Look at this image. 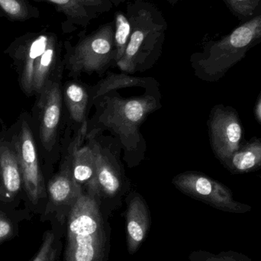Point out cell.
Masks as SVG:
<instances>
[{"mask_svg": "<svg viewBox=\"0 0 261 261\" xmlns=\"http://www.w3.org/2000/svg\"><path fill=\"white\" fill-rule=\"evenodd\" d=\"M151 90H147L143 96L132 98H122L116 91H112L96 99L94 124L87 135L110 130L127 151L136 150L142 144L140 126L149 115L161 107L159 96L152 93Z\"/></svg>", "mask_w": 261, "mask_h": 261, "instance_id": "obj_2", "label": "cell"}, {"mask_svg": "<svg viewBox=\"0 0 261 261\" xmlns=\"http://www.w3.org/2000/svg\"><path fill=\"white\" fill-rule=\"evenodd\" d=\"M173 184L181 193L225 213L245 214L251 206L238 202L225 184L200 172L187 171L176 175Z\"/></svg>", "mask_w": 261, "mask_h": 261, "instance_id": "obj_7", "label": "cell"}, {"mask_svg": "<svg viewBox=\"0 0 261 261\" xmlns=\"http://www.w3.org/2000/svg\"><path fill=\"white\" fill-rule=\"evenodd\" d=\"M40 138L46 150L50 151L58 140L63 110V93L58 81H50L41 93Z\"/></svg>", "mask_w": 261, "mask_h": 261, "instance_id": "obj_11", "label": "cell"}, {"mask_svg": "<svg viewBox=\"0 0 261 261\" xmlns=\"http://www.w3.org/2000/svg\"><path fill=\"white\" fill-rule=\"evenodd\" d=\"M208 136L212 150L222 163L244 144L245 130L236 109L218 104L208 116Z\"/></svg>", "mask_w": 261, "mask_h": 261, "instance_id": "obj_9", "label": "cell"}, {"mask_svg": "<svg viewBox=\"0 0 261 261\" xmlns=\"http://www.w3.org/2000/svg\"><path fill=\"white\" fill-rule=\"evenodd\" d=\"M96 155V197L106 214H111L120 206L128 190L127 178L114 153L97 141L95 135H87Z\"/></svg>", "mask_w": 261, "mask_h": 261, "instance_id": "obj_8", "label": "cell"}, {"mask_svg": "<svg viewBox=\"0 0 261 261\" xmlns=\"http://www.w3.org/2000/svg\"><path fill=\"white\" fill-rule=\"evenodd\" d=\"M87 143L78 147L73 156V174L75 182L83 191L96 195V155L88 138Z\"/></svg>", "mask_w": 261, "mask_h": 261, "instance_id": "obj_16", "label": "cell"}, {"mask_svg": "<svg viewBox=\"0 0 261 261\" xmlns=\"http://www.w3.org/2000/svg\"><path fill=\"white\" fill-rule=\"evenodd\" d=\"M221 164L231 174L252 173L261 169V138L245 141L231 156Z\"/></svg>", "mask_w": 261, "mask_h": 261, "instance_id": "obj_17", "label": "cell"}, {"mask_svg": "<svg viewBox=\"0 0 261 261\" xmlns=\"http://www.w3.org/2000/svg\"><path fill=\"white\" fill-rule=\"evenodd\" d=\"M0 10L8 19L25 21L39 17V10L28 0H0Z\"/></svg>", "mask_w": 261, "mask_h": 261, "instance_id": "obj_21", "label": "cell"}, {"mask_svg": "<svg viewBox=\"0 0 261 261\" xmlns=\"http://www.w3.org/2000/svg\"><path fill=\"white\" fill-rule=\"evenodd\" d=\"M258 177H259V178H260V179H261V174L258 175Z\"/></svg>", "mask_w": 261, "mask_h": 261, "instance_id": "obj_30", "label": "cell"}, {"mask_svg": "<svg viewBox=\"0 0 261 261\" xmlns=\"http://www.w3.org/2000/svg\"><path fill=\"white\" fill-rule=\"evenodd\" d=\"M241 23L261 15V0H222Z\"/></svg>", "mask_w": 261, "mask_h": 261, "instance_id": "obj_22", "label": "cell"}, {"mask_svg": "<svg viewBox=\"0 0 261 261\" xmlns=\"http://www.w3.org/2000/svg\"><path fill=\"white\" fill-rule=\"evenodd\" d=\"M66 229V228H65ZM65 229L51 226L43 234L42 242L38 252L31 261H62L61 256L64 250L63 238Z\"/></svg>", "mask_w": 261, "mask_h": 261, "instance_id": "obj_20", "label": "cell"}, {"mask_svg": "<svg viewBox=\"0 0 261 261\" xmlns=\"http://www.w3.org/2000/svg\"><path fill=\"white\" fill-rule=\"evenodd\" d=\"M166 1H167V3H170L171 6H175L178 2L180 1V0H166Z\"/></svg>", "mask_w": 261, "mask_h": 261, "instance_id": "obj_27", "label": "cell"}, {"mask_svg": "<svg viewBox=\"0 0 261 261\" xmlns=\"http://www.w3.org/2000/svg\"><path fill=\"white\" fill-rule=\"evenodd\" d=\"M87 132H73L66 148L59 171L49 181L47 205L41 221H50L51 226L66 228L67 216L83 190L75 182L73 174V156L75 150L84 144Z\"/></svg>", "mask_w": 261, "mask_h": 261, "instance_id": "obj_6", "label": "cell"}, {"mask_svg": "<svg viewBox=\"0 0 261 261\" xmlns=\"http://www.w3.org/2000/svg\"><path fill=\"white\" fill-rule=\"evenodd\" d=\"M90 86L81 81H67L63 88V101L67 107L73 132H88L89 111L93 105Z\"/></svg>", "mask_w": 261, "mask_h": 261, "instance_id": "obj_14", "label": "cell"}, {"mask_svg": "<svg viewBox=\"0 0 261 261\" xmlns=\"http://www.w3.org/2000/svg\"><path fill=\"white\" fill-rule=\"evenodd\" d=\"M130 34L125 53L116 63L123 73L150 68L162 53L167 23L162 12L145 0H134L127 6Z\"/></svg>", "mask_w": 261, "mask_h": 261, "instance_id": "obj_3", "label": "cell"}, {"mask_svg": "<svg viewBox=\"0 0 261 261\" xmlns=\"http://www.w3.org/2000/svg\"><path fill=\"white\" fill-rule=\"evenodd\" d=\"M0 179L6 197H14L21 190L23 179L18 158L5 146L0 147Z\"/></svg>", "mask_w": 261, "mask_h": 261, "instance_id": "obj_19", "label": "cell"}, {"mask_svg": "<svg viewBox=\"0 0 261 261\" xmlns=\"http://www.w3.org/2000/svg\"><path fill=\"white\" fill-rule=\"evenodd\" d=\"M189 261H253L248 256L234 251H222L213 254L204 250H197L190 253Z\"/></svg>", "mask_w": 261, "mask_h": 261, "instance_id": "obj_24", "label": "cell"}, {"mask_svg": "<svg viewBox=\"0 0 261 261\" xmlns=\"http://www.w3.org/2000/svg\"><path fill=\"white\" fill-rule=\"evenodd\" d=\"M61 45L58 36L49 32L45 44L35 58L33 64L32 90L41 94L50 81V76L60 64Z\"/></svg>", "mask_w": 261, "mask_h": 261, "instance_id": "obj_15", "label": "cell"}, {"mask_svg": "<svg viewBox=\"0 0 261 261\" xmlns=\"http://www.w3.org/2000/svg\"><path fill=\"white\" fill-rule=\"evenodd\" d=\"M18 228L12 219L0 211V244L12 240L18 234Z\"/></svg>", "mask_w": 261, "mask_h": 261, "instance_id": "obj_25", "label": "cell"}, {"mask_svg": "<svg viewBox=\"0 0 261 261\" xmlns=\"http://www.w3.org/2000/svg\"><path fill=\"white\" fill-rule=\"evenodd\" d=\"M99 199L83 191L66 222L62 261H108L111 227Z\"/></svg>", "mask_w": 261, "mask_h": 261, "instance_id": "obj_1", "label": "cell"}, {"mask_svg": "<svg viewBox=\"0 0 261 261\" xmlns=\"http://www.w3.org/2000/svg\"><path fill=\"white\" fill-rule=\"evenodd\" d=\"M156 81L153 78L138 77L130 76L126 73H108L107 76L99 81L96 85L90 87V95L94 105L96 99L119 89L139 87L149 90L156 88Z\"/></svg>", "mask_w": 261, "mask_h": 261, "instance_id": "obj_18", "label": "cell"}, {"mask_svg": "<svg viewBox=\"0 0 261 261\" xmlns=\"http://www.w3.org/2000/svg\"><path fill=\"white\" fill-rule=\"evenodd\" d=\"M261 42V15L233 29L217 40L205 43L190 58L195 74L205 82H217Z\"/></svg>", "mask_w": 261, "mask_h": 261, "instance_id": "obj_4", "label": "cell"}, {"mask_svg": "<svg viewBox=\"0 0 261 261\" xmlns=\"http://www.w3.org/2000/svg\"><path fill=\"white\" fill-rule=\"evenodd\" d=\"M130 24L128 15L117 12L115 15L114 41L116 47V64L122 58L129 41Z\"/></svg>", "mask_w": 261, "mask_h": 261, "instance_id": "obj_23", "label": "cell"}, {"mask_svg": "<svg viewBox=\"0 0 261 261\" xmlns=\"http://www.w3.org/2000/svg\"><path fill=\"white\" fill-rule=\"evenodd\" d=\"M122 0H112L113 2V6H119V5L122 3Z\"/></svg>", "mask_w": 261, "mask_h": 261, "instance_id": "obj_28", "label": "cell"}, {"mask_svg": "<svg viewBox=\"0 0 261 261\" xmlns=\"http://www.w3.org/2000/svg\"><path fill=\"white\" fill-rule=\"evenodd\" d=\"M54 5L64 14L66 21L64 31L70 32L77 28H86L93 20L109 12L113 7L112 0H34Z\"/></svg>", "mask_w": 261, "mask_h": 261, "instance_id": "obj_12", "label": "cell"}, {"mask_svg": "<svg viewBox=\"0 0 261 261\" xmlns=\"http://www.w3.org/2000/svg\"><path fill=\"white\" fill-rule=\"evenodd\" d=\"M3 16H4V15H3V12H2L1 10H0V17H3Z\"/></svg>", "mask_w": 261, "mask_h": 261, "instance_id": "obj_29", "label": "cell"}, {"mask_svg": "<svg viewBox=\"0 0 261 261\" xmlns=\"http://www.w3.org/2000/svg\"><path fill=\"white\" fill-rule=\"evenodd\" d=\"M36 149L30 128L27 122H23L16 143V155L26 194L34 206L38 205L47 196Z\"/></svg>", "mask_w": 261, "mask_h": 261, "instance_id": "obj_10", "label": "cell"}, {"mask_svg": "<svg viewBox=\"0 0 261 261\" xmlns=\"http://www.w3.org/2000/svg\"><path fill=\"white\" fill-rule=\"evenodd\" d=\"M114 30L113 23H106L89 35L80 37L75 45L69 41L64 43V65L70 76L102 75L113 63L116 64Z\"/></svg>", "mask_w": 261, "mask_h": 261, "instance_id": "obj_5", "label": "cell"}, {"mask_svg": "<svg viewBox=\"0 0 261 261\" xmlns=\"http://www.w3.org/2000/svg\"><path fill=\"white\" fill-rule=\"evenodd\" d=\"M125 212L127 250L133 255L147 238L150 228V213L144 198L136 192L129 193L126 199Z\"/></svg>", "mask_w": 261, "mask_h": 261, "instance_id": "obj_13", "label": "cell"}, {"mask_svg": "<svg viewBox=\"0 0 261 261\" xmlns=\"http://www.w3.org/2000/svg\"><path fill=\"white\" fill-rule=\"evenodd\" d=\"M254 112L255 119H257V122L261 125V92L258 98H257V101L256 102Z\"/></svg>", "mask_w": 261, "mask_h": 261, "instance_id": "obj_26", "label": "cell"}]
</instances>
